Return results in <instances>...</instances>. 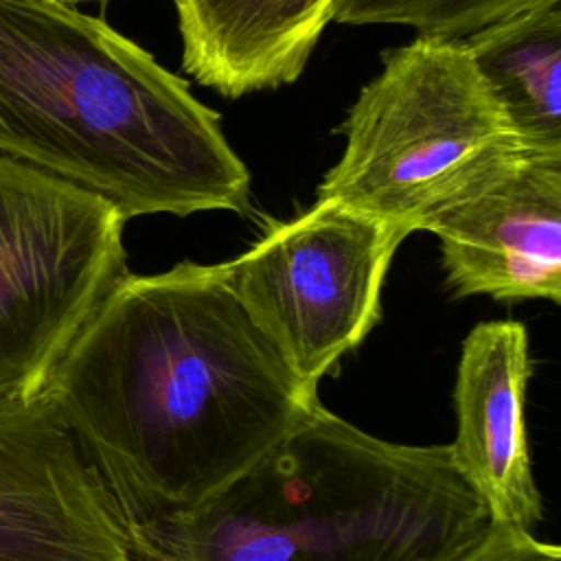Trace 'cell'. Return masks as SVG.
Here are the masks:
<instances>
[{"mask_svg":"<svg viewBox=\"0 0 561 561\" xmlns=\"http://www.w3.org/2000/svg\"><path fill=\"white\" fill-rule=\"evenodd\" d=\"M405 237L375 217L316 199L224 263L226 280L291 373L318 388L381 318V289Z\"/></svg>","mask_w":561,"mask_h":561,"instance_id":"obj_6","label":"cell"},{"mask_svg":"<svg viewBox=\"0 0 561 561\" xmlns=\"http://www.w3.org/2000/svg\"><path fill=\"white\" fill-rule=\"evenodd\" d=\"M182 68L221 96L294 83L337 0H171Z\"/></svg>","mask_w":561,"mask_h":561,"instance_id":"obj_10","label":"cell"},{"mask_svg":"<svg viewBox=\"0 0 561 561\" xmlns=\"http://www.w3.org/2000/svg\"><path fill=\"white\" fill-rule=\"evenodd\" d=\"M456 561H561L554 543L539 541L533 533L491 526Z\"/></svg>","mask_w":561,"mask_h":561,"instance_id":"obj_13","label":"cell"},{"mask_svg":"<svg viewBox=\"0 0 561 561\" xmlns=\"http://www.w3.org/2000/svg\"><path fill=\"white\" fill-rule=\"evenodd\" d=\"M0 156L125 219L250 204L219 116L145 48L61 0H0Z\"/></svg>","mask_w":561,"mask_h":561,"instance_id":"obj_2","label":"cell"},{"mask_svg":"<svg viewBox=\"0 0 561 561\" xmlns=\"http://www.w3.org/2000/svg\"><path fill=\"white\" fill-rule=\"evenodd\" d=\"M44 392L127 526L188 515L320 403L252 322L221 265L125 272Z\"/></svg>","mask_w":561,"mask_h":561,"instance_id":"obj_1","label":"cell"},{"mask_svg":"<svg viewBox=\"0 0 561 561\" xmlns=\"http://www.w3.org/2000/svg\"><path fill=\"white\" fill-rule=\"evenodd\" d=\"M0 561H131L116 500L44 390L0 401Z\"/></svg>","mask_w":561,"mask_h":561,"instance_id":"obj_7","label":"cell"},{"mask_svg":"<svg viewBox=\"0 0 561 561\" xmlns=\"http://www.w3.org/2000/svg\"><path fill=\"white\" fill-rule=\"evenodd\" d=\"M342 158L316 199L392 226L434 230L528 160L462 39L419 35L386 55L344 123Z\"/></svg>","mask_w":561,"mask_h":561,"instance_id":"obj_4","label":"cell"},{"mask_svg":"<svg viewBox=\"0 0 561 561\" xmlns=\"http://www.w3.org/2000/svg\"><path fill=\"white\" fill-rule=\"evenodd\" d=\"M123 213L0 156V401L37 397L127 272Z\"/></svg>","mask_w":561,"mask_h":561,"instance_id":"obj_5","label":"cell"},{"mask_svg":"<svg viewBox=\"0 0 561 561\" xmlns=\"http://www.w3.org/2000/svg\"><path fill=\"white\" fill-rule=\"evenodd\" d=\"M561 0H337L331 22L401 24L421 35L465 39L500 20Z\"/></svg>","mask_w":561,"mask_h":561,"instance_id":"obj_12","label":"cell"},{"mask_svg":"<svg viewBox=\"0 0 561 561\" xmlns=\"http://www.w3.org/2000/svg\"><path fill=\"white\" fill-rule=\"evenodd\" d=\"M61 2H66V4H72V2H83V0H61Z\"/></svg>","mask_w":561,"mask_h":561,"instance_id":"obj_14","label":"cell"},{"mask_svg":"<svg viewBox=\"0 0 561 561\" xmlns=\"http://www.w3.org/2000/svg\"><path fill=\"white\" fill-rule=\"evenodd\" d=\"M533 375L528 331L515 320L476 324L462 342L454 405L456 438L449 458L480 497L491 526L524 533L543 519L533 478L526 394Z\"/></svg>","mask_w":561,"mask_h":561,"instance_id":"obj_8","label":"cell"},{"mask_svg":"<svg viewBox=\"0 0 561 561\" xmlns=\"http://www.w3.org/2000/svg\"><path fill=\"white\" fill-rule=\"evenodd\" d=\"M440 241L458 298L561 302V160L528 158L497 188L447 215Z\"/></svg>","mask_w":561,"mask_h":561,"instance_id":"obj_9","label":"cell"},{"mask_svg":"<svg viewBox=\"0 0 561 561\" xmlns=\"http://www.w3.org/2000/svg\"><path fill=\"white\" fill-rule=\"evenodd\" d=\"M462 44L528 158L561 160V4L522 11Z\"/></svg>","mask_w":561,"mask_h":561,"instance_id":"obj_11","label":"cell"},{"mask_svg":"<svg viewBox=\"0 0 561 561\" xmlns=\"http://www.w3.org/2000/svg\"><path fill=\"white\" fill-rule=\"evenodd\" d=\"M486 528L449 445L377 438L318 403L202 508L129 537L131 561H456Z\"/></svg>","mask_w":561,"mask_h":561,"instance_id":"obj_3","label":"cell"}]
</instances>
